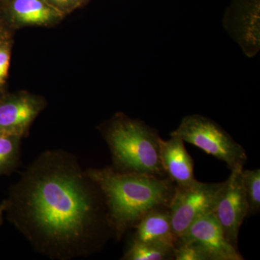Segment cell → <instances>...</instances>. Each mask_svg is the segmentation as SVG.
<instances>
[{"label":"cell","instance_id":"8fae6325","mask_svg":"<svg viewBox=\"0 0 260 260\" xmlns=\"http://www.w3.org/2000/svg\"><path fill=\"white\" fill-rule=\"evenodd\" d=\"M12 13L19 23L40 25L55 18L57 11L44 0H14Z\"/></svg>","mask_w":260,"mask_h":260},{"label":"cell","instance_id":"7a4b0ae2","mask_svg":"<svg viewBox=\"0 0 260 260\" xmlns=\"http://www.w3.org/2000/svg\"><path fill=\"white\" fill-rule=\"evenodd\" d=\"M87 176L99 186L108 218L118 240L156 207H170L177 185L168 177L123 172L114 168L91 169Z\"/></svg>","mask_w":260,"mask_h":260},{"label":"cell","instance_id":"9c48e42d","mask_svg":"<svg viewBox=\"0 0 260 260\" xmlns=\"http://www.w3.org/2000/svg\"><path fill=\"white\" fill-rule=\"evenodd\" d=\"M160 158L166 176L177 186L194 183V161L186 150L184 141L179 137L160 141Z\"/></svg>","mask_w":260,"mask_h":260},{"label":"cell","instance_id":"7c38bea8","mask_svg":"<svg viewBox=\"0 0 260 260\" xmlns=\"http://www.w3.org/2000/svg\"><path fill=\"white\" fill-rule=\"evenodd\" d=\"M122 259L172 260L174 259V250L164 246L132 239Z\"/></svg>","mask_w":260,"mask_h":260},{"label":"cell","instance_id":"52a82bcc","mask_svg":"<svg viewBox=\"0 0 260 260\" xmlns=\"http://www.w3.org/2000/svg\"><path fill=\"white\" fill-rule=\"evenodd\" d=\"M196 246L206 260H243L239 249L224 236L223 230L212 213L203 214L178 238Z\"/></svg>","mask_w":260,"mask_h":260},{"label":"cell","instance_id":"ba28073f","mask_svg":"<svg viewBox=\"0 0 260 260\" xmlns=\"http://www.w3.org/2000/svg\"><path fill=\"white\" fill-rule=\"evenodd\" d=\"M41 108V103L29 95L1 98L0 133L22 138L40 112Z\"/></svg>","mask_w":260,"mask_h":260},{"label":"cell","instance_id":"30bf717a","mask_svg":"<svg viewBox=\"0 0 260 260\" xmlns=\"http://www.w3.org/2000/svg\"><path fill=\"white\" fill-rule=\"evenodd\" d=\"M133 229L135 232L133 240L175 249L178 238L172 229L170 208L156 207L145 214Z\"/></svg>","mask_w":260,"mask_h":260},{"label":"cell","instance_id":"277c9868","mask_svg":"<svg viewBox=\"0 0 260 260\" xmlns=\"http://www.w3.org/2000/svg\"><path fill=\"white\" fill-rule=\"evenodd\" d=\"M198 147L205 153L224 161L231 171L244 168L247 154L218 123L200 114L184 116L177 129L170 134Z\"/></svg>","mask_w":260,"mask_h":260},{"label":"cell","instance_id":"4fadbf2b","mask_svg":"<svg viewBox=\"0 0 260 260\" xmlns=\"http://www.w3.org/2000/svg\"><path fill=\"white\" fill-rule=\"evenodd\" d=\"M21 137L0 133V176L9 174L18 165Z\"/></svg>","mask_w":260,"mask_h":260},{"label":"cell","instance_id":"e0dca14e","mask_svg":"<svg viewBox=\"0 0 260 260\" xmlns=\"http://www.w3.org/2000/svg\"><path fill=\"white\" fill-rule=\"evenodd\" d=\"M5 210H6V201L4 200L0 204V225H1L2 222H3V213H5Z\"/></svg>","mask_w":260,"mask_h":260},{"label":"cell","instance_id":"3957f363","mask_svg":"<svg viewBox=\"0 0 260 260\" xmlns=\"http://www.w3.org/2000/svg\"><path fill=\"white\" fill-rule=\"evenodd\" d=\"M116 170L167 177L160 158L158 130L144 121L119 114L104 128Z\"/></svg>","mask_w":260,"mask_h":260},{"label":"cell","instance_id":"2e32d148","mask_svg":"<svg viewBox=\"0 0 260 260\" xmlns=\"http://www.w3.org/2000/svg\"><path fill=\"white\" fill-rule=\"evenodd\" d=\"M49 1L57 6L67 7L75 4L78 0H49Z\"/></svg>","mask_w":260,"mask_h":260},{"label":"cell","instance_id":"d6986e66","mask_svg":"<svg viewBox=\"0 0 260 260\" xmlns=\"http://www.w3.org/2000/svg\"><path fill=\"white\" fill-rule=\"evenodd\" d=\"M0 99H1V97H0Z\"/></svg>","mask_w":260,"mask_h":260},{"label":"cell","instance_id":"8992f818","mask_svg":"<svg viewBox=\"0 0 260 260\" xmlns=\"http://www.w3.org/2000/svg\"><path fill=\"white\" fill-rule=\"evenodd\" d=\"M243 168L231 171L219 190L212 214L220 224L224 236L234 247L238 248L239 231L247 217L248 203L242 180Z\"/></svg>","mask_w":260,"mask_h":260},{"label":"cell","instance_id":"5b68a950","mask_svg":"<svg viewBox=\"0 0 260 260\" xmlns=\"http://www.w3.org/2000/svg\"><path fill=\"white\" fill-rule=\"evenodd\" d=\"M223 182L203 183L197 180L189 186H177L170 207L174 234L180 237L203 214L212 213Z\"/></svg>","mask_w":260,"mask_h":260},{"label":"cell","instance_id":"6da1fadb","mask_svg":"<svg viewBox=\"0 0 260 260\" xmlns=\"http://www.w3.org/2000/svg\"><path fill=\"white\" fill-rule=\"evenodd\" d=\"M5 201L12 223L54 258L88 254L104 227L112 229L99 186L71 156L59 152L43 153Z\"/></svg>","mask_w":260,"mask_h":260},{"label":"cell","instance_id":"5bb4252c","mask_svg":"<svg viewBox=\"0 0 260 260\" xmlns=\"http://www.w3.org/2000/svg\"><path fill=\"white\" fill-rule=\"evenodd\" d=\"M242 180L248 203L247 217L259 213L260 210V170H242Z\"/></svg>","mask_w":260,"mask_h":260},{"label":"cell","instance_id":"9a60e30c","mask_svg":"<svg viewBox=\"0 0 260 260\" xmlns=\"http://www.w3.org/2000/svg\"><path fill=\"white\" fill-rule=\"evenodd\" d=\"M10 61V49L6 45L0 44V86L5 83L8 77Z\"/></svg>","mask_w":260,"mask_h":260},{"label":"cell","instance_id":"ac0fdd59","mask_svg":"<svg viewBox=\"0 0 260 260\" xmlns=\"http://www.w3.org/2000/svg\"><path fill=\"white\" fill-rule=\"evenodd\" d=\"M3 39H4V32H3L2 24L0 23V44H3Z\"/></svg>","mask_w":260,"mask_h":260}]
</instances>
